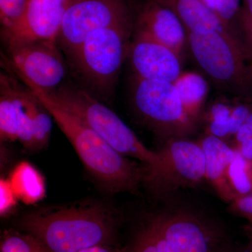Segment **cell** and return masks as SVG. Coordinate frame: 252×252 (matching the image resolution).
<instances>
[{"label": "cell", "mask_w": 252, "mask_h": 252, "mask_svg": "<svg viewBox=\"0 0 252 252\" xmlns=\"http://www.w3.org/2000/svg\"><path fill=\"white\" fill-rule=\"evenodd\" d=\"M135 33L170 48L183 61L189 48L188 32L177 14L156 0H147L135 22Z\"/></svg>", "instance_id": "13"}, {"label": "cell", "mask_w": 252, "mask_h": 252, "mask_svg": "<svg viewBox=\"0 0 252 252\" xmlns=\"http://www.w3.org/2000/svg\"><path fill=\"white\" fill-rule=\"evenodd\" d=\"M165 5L180 18L188 33H220L239 38L235 28L223 22L201 0H156Z\"/></svg>", "instance_id": "15"}, {"label": "cell", "mask_w": 252, "mask_h": 252, "mask_svg": "<svg viewBox=\"0 0 252 252\" xmlns=\"http://www.w3.org/2000/svg\"><path fill=\"white\" fill-rule=\"evenodd\" d=\"M11 84L17 112L18 141L31 152L40 151L49 144L52 116L30 88L12 77Z\"/></svg>", "instance_id": "11"}, {"label": "cell", "mask_w": 252, "mask_h": 252, "mask_svg": "<svg viewBox=\"0 0 252 252\" xmlns=\"http://www.w3.org/2000/svg\"><path fill=\"white\" fill-rule=\"evenodd\" d=\"M0 137L1 142L18 141L17 112L11 84V77H0Z\"/></svg>", "instance_id": "18"}, {"label": "cell", "mask_w": 252, "mask_h": 252, "mask_svg": "<svg viewBox=\"0 0 252 252\" xmlns=\"http://www.w3.org/2000/svg\"><path fill=\"white\" fill-rule=\"evenodd\" d=\"M127 252H185L165 235L154 219L136 235Z\"/></svg>", "instance_id": "19"}, {"label": "cell", "mask_w": 252, "mask_h": 252, "mask_svg": "<svg viewBox=\"0 0 252 252\" xmlns=\"http://www.w3.org/2000/svg\"><path fill=\"white\" fill-rule=\"evenodd\" d=\"M189 49L206 77L222 92L252 99V62L241 39L220 34L188 33Z\"/></svg>", "instance_id": "3"}, {"label": "cell", "mask_w": 252, "mask_h": 252, "mask_svg": "<svg viewBox=\"0 0 252 252\" xmlns=\"http://www.w3.org/2000/svg\"><path fill=\"white\" fill-rule=\"evenodd\" d=\"M245 231L248 238V243L245 249L249 252H252V225H247L245 228Z\"/></svg>", "instance_id": "29"}, {"label": "cell", "mask_w": 252, "mask_h": 252, "mask_svg": "<svg viewBox=\"0 0 252 252\" xmlns=\"http://www.w3.org/2000/svg\"><path fill=\"white\" fill-rule=\"evenodd\" d=\"M226 24L232 27L240 12V0H201Z\"/></svg>", "instance_id": "23"}, {"label": "cell", "mask_w": 252, "mask_h": 252, "mask_svg": "<svg viewBox=\"0 0 252 252\" xmlns=\"http://www.w3.org/2000/svg\"><path fill=\"white\" fill-rule=\"evenodd\" d=\"M8 180L17 198L25 203H36L45 195V185L42 176L27 162L18 165Z\"/></svg>", "instance_id": "17"}, {"label": "cell", "mask_w": 252, "mask_h": 252, "mask_svg": "<svg viewBox=\"0 0 252 252\" xmlns=\"http://www.w3.org/2000/svg\"><path fill=\"white\" fill-rule=\"evenodd\" d=\"M244 6L240 14L252 17V0H243Z\"/></svg>", "instance_id": "30"}, {"label": "cell", "mask_w": 252, "mask_h": 252, "mask_svg": "<svg viewBox=\"0 0 252 252\" xmlns=\"http://www.w3.org/2000/svg\"><path fill=\"white\" fill-rule=\"evenodd\" d=\"M21 226L51 252H78L112 244L117 221L107 207L79 203L32 212L23 217Z\"/></svg>", "instance_id": "1"}, {"label": "cell", "mask_w": 252, "mask_h": 252, "mask_svg": "<svg viewBox=\"0 0 252 252\" xmlns=\"http://www.w3.org/2000/svg\"><path fill=\"white\" fill-rule=\"evenodd\" d=\"M236 152L230 165L228 178L230 187L238 198L252 193V162Z\"/></svg>", "instance_id": "21"}, {"label": "cell", "mask_w": 252, "mask_h": 252, "mask_svg": "<svg viewBox=\"0 0 252 252\" xmlns=\"http://www.w3.org/2000/svg\"><path fill=\"white\" fill-rule=\"evenodd\" d=\"M174 84L187 116L192 124L196 126L203 116L210 91L208 81L199 73L183 72Z\"/></svg>", "instance_id": "16"}, {"label": "cell", "mask_w": 252, "mask_h": 252, "mask_svg": "<svg viewBox=\"0 0 252 252\" xmlns=\"http://www.w3.org/2000/svg\"><path fill=\"white\" fill-rule=\"evenodd\" d=\"M250 252L248 251V250H245V252H240V251H238V250H235V249L234 248H233L230 249V250H229V252Z\"/></svg>", "instance_id": "31"}, {"label": "cell", "mask_w": 252, "mask_h": 252, "mask_svg": "<svg viewBox=\"0 0 252 252\" xmlns=\"http://www.w3.org/2000/svg\"><path fill=\"white\" fill-rule=\"evenodd\" d=\"M1 252H51L37 238L28 233L6 230L1 238Z\"/></svg>", "instance_id": "22"}, {"label": "cell", "mask_w": 252, "mask_h": 252, "mask_svg": "<svg viewBox=\"0 0 252 252\" xmlns=\"http://www.w3.org/2000/svg\"><path fill=\"white\" fill-rule=\"evenodd\" d=\"M132 97L136 112L167 140L185 138L195 129L173 82L135 77Z\"/></svg>", "instance_id": "7"}, {"label": "cell", "mask_w": 252, "mask_h": 252, "mask_svg": "<svg viewBox=\"0 0 252 252\" xmlns=\"http://www.w3.org/2000/svg\"><path fill=\"white\" fill-rule=\"evenodd\" d=\"M46 94L61 108L79 118L119 153L137 159L146 166H152L157 162V152L147 148L115 112L89 93L73 86L62 85L54 94Z\"/></svg>", "instance_id": "4"}, {"label": "cell", "mask_w": 252, "mask_h": 252, "mask_svg": "<svg viewBox=\"0 0 252 252\" xmlns=\"http://www.w3.org/2000/svg\"><path fill=\"white\" fill-rule=\"evenodd\" d=\"M0 195H1V204H0V212L1 216H4L12 210L16 203V193L9 180L1 179L0 182Z\"/></svg>", "instance_id": "25"}, {"label": "cell", "mask_w": 252, "mask_h": 252, "mask_svg": "<svg viewBox=\"0 0 252 252\" xmlns=\"http://www.w3.org/2000/svg\"><path fill=\"white\" fill-rule=\"evenodd\" d=\"M57 41H34L6 47L13 71L24 84L48 94L60 87L66 73Z\"/></svg>", "instance_id": "9"}, {"label": "cell", "mask_w": 252, "mask_h": 252, "mask_svg": "<svg viewBox=\"0 0 252 252\" xmlns=\"http://www.w3.org/2000/svg\"><path fill=\"white\" fill-rule=\"evenodd\" d=\"M229 205L233 213L243 217L248 220V224L252 225V193L238 197Z\"/></svg>", "instance_id": "26"}, {"label": "cell", "mask_w": 252, "mask_h": 252, "mask_svg": "<svg viewBox=\"0 0 252 252\" xmlns=\"http://www.w3.org/2000/svg\"><path fill=\"white\" fill-rule=\"evenodd\" d=\"M128 50L136 77L174 83L183 72L180 56L149 36L135 33Z\"/></svg>", "instance_id": "12"}, {"label": "cell", "mask_w": 252, "mask_h": 252, "mask_svg": "<svg viewBox=\"0 0 252 252\" xmlns=\"http://www.w3.org/2000/svg\"><path fill=\"white\" fill-rule=\"evenodd\" d=\"M29 0H0L1 29L8 28L21 17Z\"/></svg>", "instance_id": "24"}, {"label": "cell", "mask_w": 252, "mask_h": 252, "mask_svg": "<svg viewBox=\"0 0 252 252\" xmlns=\"http://www.w3.org/2000/svg\"><path fill=\"white\" fill-rule=\"evenodd\" d=\"M78 252H127V249H119L112 244H100L94 245Z\"/></svg>", "instance_id": "28"}, {"label": "cell", "mask_w": 252, "mask_h": 252, "mask_svg": "<svg viewBox=\"0 0 252 252\" xmlns=\"http://www.w3.org/2000/svg\"><path fill=\"white\" fill-rule=\"evenodd\" d=\"M198 142L205 154L206 181L223 201L230 204L237 198L228 178L236 151L225 141L208 134H205Z\"/></svg>", "instance_id": "14"}, {"label": "cell", "mask_w": 252, "mask_h": 252, "mask_svg": "<svg viewBox=\"0 0 252 252\" xmlns=\"http://www.w3.org/2000/svg\"><path fill=\"white\" fill-rule=\"evenodd\" d=\"M158 160L144 169L143 183L159 194L194 188L206 181L205 158L198 142L186 138L167 140Z\"/></svg>", "instance_id": "6"}, {"label": "cell", "mask_w": 252, "mask_h": 252, "mask_svg": "<svg viewBox=\"0 0 252 252\" xmlns=\"http://www.w3.org/2000/svg\"><path fill=\"white\" fill-rule=\"evenodd\" d=\"M238 20L245 36L246 46L252 52V17L239 14Z\"/></svg>", "instance_id": "27"}, {"label": "cell", "mask_w": 252, "mask_h": 252, "mask_svg": "<svg viewBox=\"0 0 252 252\" xmlns=\"http://www.w3.org/2000/svg\"><path fill=\"white\" fill-rule=\"evenodd\" d=\"M233 105L229 101L218 99L209 107L205 115L207 133L227 142L232 137L231 118Z\"/></svg>", "instance_id": "20"}, {"label": "cell", "mask_w": 252, "mask_h": 252, "mask_svg": "<svg viewBox=\"0 0 252 252\" xmlns=\"http://www.w3.org/2000/svg\"><path fill=\"white\" fill-rule=\"evenodd\" d=\"M68 0H29L17 22L1 29L6 47L34 41L59 39Z\"/></svg>", "instance_id": "10"}, {"label": "cell", "mask_w": 252, "mask_h": 252, "mask_svg": "<svg viewBox=\"0 0 252 252\" xmlns=\"http://www.w3.org/2000/svg\"><path fill=\"white\" fill-rule=\"evenodd\" d=\"M132 27L130 20L94 31L70 55L81 75L97 90L108 91L115 84Z\"/></svg>", "instance_id": "5"}, {"label": "cell", "mask_w": 252, "mask_h": 252, "mask_svg": "<svg viewBox=\"0 0 252 252\" xmlns=\"http://www.w3.org/2000/svg\"><path fill=\"white\" fill-rule=\"evenodd\" d=\"M130 20L127 0H68L58 40L70 56L94 31Z\"/></svg>", "instance_id": "8"}, {"label": "cell", "mask_w": 252, "mask_h": 252, "mask_svg": "<svg viewBox=\"0 0 252 252\" xmlns=\"http://www.w3.org/2000/svg\"><path fill=\"white\" fill-rule=\"evenodd\" d=\"M48 109L75 149L81 162L109 191L135 192L143 183L144 170L119 153L76 116L61 108L40 89L26 84Z\"/></svg>", "instance_id": "2"}]
</instances>
